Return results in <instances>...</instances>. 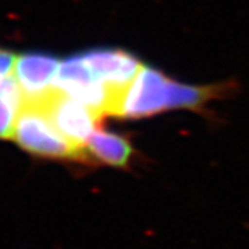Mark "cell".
<instances>
[{"instance_id": "1", "label": "cell", "mask_w": 249, "mask_h": 249, "mask_svg": "<svg viewBox=\"0 0 249 249\" xmlns=\"http://www.w3.org/2000/svg\"><path fill=\"white\" fill-rule=\"evenodd\" d=\"M11 140L28 154L40 158L83 160L88 157L58 132L39 104L25 98Z\"/></svg>"}, {"instance_id": "2", "label": "cell", "mask_w": 249, "mask_h": 249, "mask_svg": "<svg viewBox=\"0 0 249 249\" xmlns=\"http://www.w3.org/2000/svg\"><path fill=\"white\" fill-rule=\"evenodd\" d=\"M31 101H35L42 107L67 140H70L78 150L88 154L86 144L90 136L97 130L103 115L53 86L43 96Z\"/></svg>"}, {"instance_id": "3", "label": "cell", "mask_w": 249, "mask_h": 249, "mask_svg": "<svg viewBox=\"0 0 249 249\" xmlns=\"http://www.w3.org/2000/svg\"><path fill=\"white\" fill-rule=\"evenodd\" d=\"M53 88L83 103L103 116L112 115L111 112H114L121 97L119 93L111 90L103 80L98 79L82 54L71 55L61 61Z\"/></svg>"}, {"instance_id": "4", "label": "cell", "mask_w": 249, "mask_h": 249, "mask_svg": "<svg viewBox=\"0 0 249 249\" xmlns=\"http://www.w3.org/2000/svg\"><path fill=\"white\" fill-rule=\"evenodd\" d=\"M169 78L152 67L142 71L122 93L112 115L137 119L169 109Z\"/></svg>"}, {"instance_id": "5", "label": "cell", "mask_w": 249, "mask_h": 249, "mask_svg": "<svg viewBox=\"0 0 249 249\" xmlns=\"http://www.w3.org/2000/svg\"><path fill=\"white\" fill-rule=\"evenodd\" d=\"M90 70L108 88L122 94L144 67L133 54L119 49H91L82 53Z\"/></svg>"}, {"instance_id": "6", "label": "cell", "mask_w": 249, "mask_h": 249, "mask_svg": "<svg viewBox=\"0 0 249 249\" xmlns=\"http://www.w3.org/2000/svg\"><path fill=\"white\" fill-rule=\"evenodd\" d=\"M60 64V60L50 54L28 53L17 55L14 76L24 93V98L34 100L52 89Z\"/></svg>"}, {"instance_id": "7", "label": "cell", "mask_w": 249, "mask_h": 249, "mask_svg": "<svg viewBox=\"0 0 249 249\" xmlns=\"http://www.w3.org/2000/svg\"><path fill=\"white\" fill-rule=\"evenodd\" d=\"M86 151L108 166L124 168L132 158L133 147L124 136L97 129L90 136Z\"/></svg>"}, {"instance_id": "8", "label": "cell", "mask_w": 249, "mask_h": 249, "mask_svg": "<svg viewBox=\"0 0 249 249\" xmlns=\"http://www.w3.org/2000/svg\"><path fill=\"white\" fill-rule=\"evenodd\" d=\"M24 103V93L17 78L10 75L0 82V140H11L14 126Z\"/></svg>"}, {"instance_id": "9", "label": "cell", "mask_w": 249, "mask_h": 249, "mask_svg": "<svg viewBox=\"0 0 249 249\" xmlns=\"http://www.w3.org/2000/svg\"><path fill=\"white\" fill-rule=\"evenodd\" d=\"M220 90L219 86H193L170 79L168 86L169 109H196L202 107L206 101L216 97Z\"/></svg>"}, {"instance_id": "10", "label": "cell", "mask_w": 249, "mask_h": 249, "mask_svg": "<svg viewBox=\"0 0 249 249\" xmlns=\"http://www.w3.org/2000/svg\"><path fill=\"white\" fill-rule=\"evenodd\" d=\"M17 55L0 47V82L14 73Z\"/></svg>"}]
</instances>
